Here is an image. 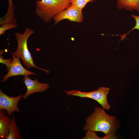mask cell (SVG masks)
Masks as SVG:
<instances>
[{
	"instance_id": "5",
	"label": "cell",
	"mask_w": 139,
	"mask_h": 139,
	"mask_svg": "<svg viewBox=\"0 0 139 139\" xmlns=\"http://www.w3.org/2000/svg\"><path fill=\"white\" fill-rule=\"evenodd\" d=\"M82 10L71 5L54 17L55 24H57L63 20L66 19L72 22H82L83 20Z\"/></svg>"
},
{
	"instance_id": "1",
	"label": "cell",
	"mask_w": 139,
	"mask_h": 139,
	"mask_svg": "<svg viewBox=\"0 0 139 139\" xmlns=\"http://www.w3.org/2000/svg\"><path fill=\"white\" fill-rule=\"evenodd\" d=\"M118 127L115 117L108 115L104 109L99 107H96L94 112L87 118L83 129L101 132L106 135L116 131Z\"/></svg>"
},
{
	"instance_id": "16",
	"label": "cell",
	"mask_w": 139,
	"mask_h": 139,
	"mask_svg": "<svg viewBox=\"0 0 139 139\" xmlns=\"http://www.w3.org/2000/svg\"><path fill=\"white\" fill-rule=\"evenodd\" d=\"M82 139H101L102 138L98 136L95 131H88L85 134V136Z\"/></svg>"
},
{
	"instance_id": "6",
	"label": "cell",
	"mask_w": 139,
	"mask_h": 139,
	"mask_svg": "<svg viewBox=\"0 0 139 139\" xmlns=\"http://www.w3.org/2000/svg\"><path fill=\"white\" fill-rule=\"evenodd\" d=\"M23 95H19L15 97H11L4 93L0 90V110H7L8 115L11 116L14 111L20 112L18 107V103Z\"/></svg>"
},
{
	"instance_id": "8",
	"label": "cell",
	"mask_w": 139,
	"mask_h": 139,
	"mask_svg": "<svg viewBox=\"0 0 139 139\" xmlns=\"http://www.w3.org/2000/svg\"><path fill=\"white\" fill-rule=\"evenodd\" d=\"M23 79L27 88V91L23 96L25 99L32 94L45 91L49 86L48 83H40L37 79L32 80L28 75L24 76Z\"/></svg>"
},
{
	"instance_id": "17",
	"label": "cell",
	"mask_w": 139,
	"mask_h": 139,
	"mask_svg": "<svg viewBox=\"0 0 139 139\" xmlns=\"http://www.w3.org/2000/svg\"><path fill=\"white\" fill-rule=\"evenodd\" d=\"M13 60L12 58L9 59H4L2 57H0V63L5 64L7 67V71L9 70L10 66L12 61Z\"/></svg>"
},
{
	"instance_id": "13",
	"label": "cell",
	"mask_w": 139,
	"mask_h": 139,
	"mask_svg": "<svg viewBox=\"0 0 139 139\" xmlns=\"http://www.w3.org/2000/svg\"><path fill=\"white\" fill-rule=\"evenodd\" d=\"M93 0H70L71 5L82 10L88 2H91Z\"/></svg>"
},
{
	"instance_id": "2",
	"label": "cell",
	"mask_w": 139,
	"mask_h": 139,
	"mask_svg": "<svg viewBox=\"0 0 139 139\" xmlns=\"http://www.w3.org/2000/svg\"><path fill=\"white\" fill-rule=\"evenodd\" d=\"M71 5L70 0H37L36 13L44 22L47 23Z\"/></svg>"
},
{
	"instance_id": "18",
	"label": "cell",
	"mask_w": 139,
	"mask_h": 139,
	"mask_svg": "<svg viewBox=\"0 0 139 139\" xmlns=\"http://www.w3.org/2000/svg\"><path fill=\"white\" fill-rule=\"evenodd\" d=\"M115 131L113 132L110 133L106 134L104 137L102 138L103 139H115L116 138L115 135Z\"/></svg>"
},
{
	"instance_id": "11",
	"label": "cell",
	"mask_w": 139,
	"mask_h": 139,
	"mask_svg": "<svg viewBox=\"0 0 139 139\" xmlns=\"http://www.w3.org/2000/svg\"><path fill=\"white\" fill-rule=\"evenodd\" d=\"M117 7L119 9L124 8L132 11L135 10L139 11V0H116Z\"/></svg>"
},
{
	"instance_id": "10",
	"label": "cell",
	"mask_w": 139,
	"mask_h": 139,
	"mask_svg": "<svg viewBox=\"0 0 139 139\" xmlns=\"http://www.w3.org/2000/svg\"><path fill=\"white\" fill-rule=\"evenodd\" d=\"M8 10L5 15L0 19V25L4 24L10 23L17 24V22L15 15L14 5L12 0H8Z\"/></svg>"
},
{
	"instance_id": "7",
	"label": "cell",
	"mask_w": 139,
	"mask_h": 139,
	"mask_svg": "<svg viewBox=\"0 0 139 139\" xmlns=\"http://www.w3.org/2000/svg\"><path fill=\"white\" fill-rule=\"evenodd\" d=\"M13 60L8 73L2 78L1 82L6 81L11 77L19 75L24 76L30 75H36L34 72L30 71L25 68L22 65L19 58L15 56L12 52Z\"/></svg>"
},
{
	"instance_id": "14",
	"label": "cell",
	"mask_w": 139,
	"mask_h": 139,
	"mask_svg": "<svg viewBox=\"0 0 139 139\" xmlns=\"http://www.w3.org/2000/svg\"><path fill=\"white\" fill-rule=\"evenodd\" d=\"M0 27V35L4 34V32L7 30L14 28L17 27L18 25L17 24L10 23L4 24Z\"/></svg>"
},
{
	"instance_id": "9",
	"label": "cell",
	"mask_w": 139,
	"mask_h": 139,
	"mask_svg": "<svg viewBox=\"0 0 139 139\" xmlns=\"http://www.w3.org/2000/svg\"><path fill=\"white\" fill-rule=\"evenodd\" d=\"M11 119L5 115L2 110L0 111V139H6L9 134L8 127Z\"/></svg>"
},
{
	"instance_id": "12",
	"label": "cell",
	"mask_w": 139,
	"mask_h": 139,
	"mask_svg": "<svg viewBox=\"0 0 139 139\" xmlns=\"http://www.w3.org/2000/svg\"><path fill=\"white\" fill-rule=\"evenodd\" d=\"M9 134L7 139H21L23 138L20 135L19 128L16 124L14 115L11 118L9 127Z\"/></svg>"
},
{
	"instance_id": "3",
	"label": "cell",
	"mask_w": 139,
	"mask_h": 139,
	"mask_svg": "<svg viewBox=\"0 0 139 139\" xmlns=\"http://www.w3.org/2000/svg\"><path fill=\"white\" fill-rule=\"evenodd\" d=\"M34 33L33 30L27 28H25L23 33L15 32V35L17 41V47L13 54L22 59L26 67L29 68H37L49 73V71L48 70L40 68L35 65L31 54L28 48L27 42L28 39Z\"/></svg>"
},
{
	"instance_id": "4",
	"label": "cell",
	"mask_w": 139,
	"mask_h": 139,
	"mask_svg": "<svg viewBox=\"0 0 139 139\" xmlns=\"http://www.w3.org/2000/svg\"><path fill=\"white\" fill-rule=\"evenodd\" d=\"M109 90V88L102 87L97 90L88 92L75 90L65 91L68 95L93 99L97 101L103 109L108 110L110 108V106L107 101V97Z\"/></svg>"
},
{
	"instance_id": "15",
	"label": "cell",
	"mask_w": 139,
	"mask_h": 139,
	"mask_svg": "<svg viewBox=\"0 0 139 139\" xmlns=\"http://www.w3.org/2000/svg\"><path fill=\"white\" fill-rule=\"evenodd\" d=\"M134 18L135 20L136 24L134 27L130 31L127 32L126 34H124L122 35H118L121 37V40H123L125 38L126 36V35L135 29H137L139 30V16L135 15L134 14L131 15Z\"/></svg>"
}]
</instances>
